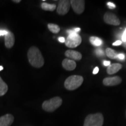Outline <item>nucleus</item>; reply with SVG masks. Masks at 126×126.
Listing matches in <instances>:
<instances>
[{"mask_svg":"<svg viewBox=\"0 0 126 126\" xmlns=\"http://www.w3.org/2000/svg\"><path fill=\"white\" fill-rule=\"evenodd\" d=\"M122 78L120 77H107L103 79V83L105 86H115L117 85L122 82Z\"/></svg>","mask_w":126,"mask_h":126,"instance_id":"obj_9","label":"nucleus"},{"mask_svg":"<svg viewBox=\"0 0 126 126\" xmlns=\"http://www.w3.org/2000/svg\"><path fill=\"white\" fill-rule=\"evenodd\" d=\"M104 119L103 114L100 113L91 114L86 116L83 126H102Z\"/></svg>","mask_w":126,"mask_h":126,"instance_id":"obj_5","label":"nucleus"},{"mask_svg":"<svg viewBox=\"0 0 126 126\" xmlns=\"http://www.w3.org/2000/svg\"><path fill=\"white\" fill-rule=\"evenodd\" d=\"M83 78L80 75H72L66 79L64 86L67 90L73 91L77 89L82 84Z\"/></svg>","mask_w":126,"mask_h":126,"instance_id":"obj_2","label":"nucleus"},{"mask_svg":"<svg viewBox=\"0 0 126 126\" xmlns=\"http://www.w3.org/2000/svg\"><path fill=\"white\" fill-rule=\"evenodd\" d=\"M71 3L68 0H61L59 2L58 7L57 8V12L61 15H64L67 14L70 11Z\"/></svg>","mask_w":126,"mask_h":126,"instance_id":"obj_6","label":"nucleus"},{"mask_svg":"<svg viewBox=\"0 0 126 126\" xmlns=\"http://www.w3.org/2000/svg\"><path fill=\"white\" fill-rule=\"evenodd\" d=\"M103 64L105 66H109L110 65V61H104Z\"/></svg>","mask_w":126,"mask_h":126,"instance_id":"obj_28","label":"nucleus"},{"mask_svg":"<svg viewBox=\"0 0 126 126\" xmlns=\"http://www.w3.org/2000/svg\"><path fill=\"white\" fill-rule=\"evenodd\" d=\"M3 68H3L2 66H0V71H2L3 70Z\"/></svg>","mask_w":126,"mask_h":126,"instance_id":"obj_31","label":"nucleus"},{"mask_svg":"<svg viewBox=\"0 0 126 126\" xmlns=\"http://www.w3.org/2000/svg\"><path fill=\"white\" fill-rule=\"evenodd\" d=\"M117 59L120 60H124V59H125V55L123 53H120V54H118Z\"/></svg>","mask_w":126,"mask_h":126,"instance_id":"obj_21","label":"nucleus"},{"mask_svg":"<svg viewBox=\"0 0 126 126\" xmlns=\"http://www.w3.org/2000/svg\"><path fill=\"white\" fill-rule=\"evenodd\" d=\"M122 40L123 42H126V29H125V31H124L123 33V34H122Z\"/></svg>","mask_w":126,"mask_h":126,"instance_id":"obj_23","label":"nucleus"},{"mask_svg":"<svg viewBox=\"0 0 126 126\" xmlns=\"http://www.w3.org/2000/svg\"><path fill=\"white\" fill-rule=\"evenodd\" d=\"M124 46L126 47V42H124Z\"/></svg>","mask_w":126,"mask_h":126,"instance_id":"obj_32","label":"nucleus"},{"mask_svg":"<svg viewBox=\"0 0 126 126\" xmlns=\"http://www.w3.org/2000/svg\"><path fill=\"white\" fill-rule=\"evenodd\" d=\"M95 54L99 57H102L105 56V53L104 51L101 48H97L95 50Z\"/></svg>","mask_w":126,"mask_h":126,"instance_id":"obj_20","label":"nucleus"},{"mask_svg":"<svg viewBox=\"0 0 126 126\" xmlns=\"http://www.w3.org/2000/svg\"><path fill=\"white\" fill-rule=\"evenodd\" d=\"M8 87L7 84L3 81L2 79L0 77V96H2L7 92Z\"/></svg>","mask_w":126,"mask_h":126,"instance_id":"obj_15","label":"nucleus"},{"mask_svg":"<svg viewBox=\"0 0 126 126\" xmlns=\"http://www.w3.org/2000/svg\"><path fill=\"white\" fill-rule=\"evenodd\" d=\"M74 31L75 32L78 33V32H80V31H81V29H80V28H75V29H74Z\"/></svg>","mask_w":126,"mask_h":126,"instance_id":"obj_29","label":"nucleus"},{"mask_svg":"<svg viewBox=\"0 0 126 126\" xmlns=\"http://www.w3.org/2000/svg\"><path fill=\"white\" fill-rule=\"evenodd\" d=\"M15 43V36L12 32L8 31L7 34L5 36V45L8 48H11Z\"/></svg>","mask_w":126,"mask_h":126,"instance_id":"obj_11","label":"nucleus"},{"mask_svg":"<svg viewBox=\"0 0 126 126\" xmlns=\"http://www.w3.org/2000/svg\"><path fill=\"white\" fill-rule=\"evenodd\" d=\"M106 54L108 56V57H109L110 59H117V55L116 51L114 50L111 49L110 48H108L106 50Z\"/></svg>","mask_w":126,"mask_h":126,"instance_id":"obj_19","label":"nucleus"},{"mask_svg":"<svg viewBox=\"0 0 126 126\" xmlns=\"http://www.w3.org/2000/svg\"><path fill=\"white\" fill-rule=\"evenodd\" d=\"M47 26H48L49 31L53 33H58L60 31V28L59 25L54 24V23H48Z\"/></svg>","mask_w":126,"mask_h":126,"instance_id":"obj_18","label":"nucleus"},{"mask_svg":"<svg viewBox=\"0 0 126 126\" xmlns=\"http://www.w3.org/2000/svg\"><path fill=\"white\" fill-rule=\"evenodd\" d=\"M63 100L59 96L54 97L48 100H45L42 104V108L47 112H53L62 105Z\"/></svg>","mask_w":126,"mask_h":126,"instance_id":"obj_3","label":"nucleus"},{"mask_svg":"<svg viewBox=\"0 0 126 126\" xmlns=\"http://www.w3.org/2000/svg\"><path fill=\"white\" fill-rule=\"evenodd\" d=\"M13 1L14 2H16V3H19V2H20V1H20V0H13V1Z\"/></svg>","mask_w":126,"mask_h":126,"instance_id":"obj_30","label":"nucleus"},{"mask_svg":"<svg viewBox=\"0 0 126 126\" xmlns=\"http://www.w3.org/2000/svg\"><path fill=\"white\" fill-rule=\"evenodd\" d=\"M65 56L69 59L79 61L82 59V54L79 52L72 50H68L65 52Z\"/></svg>","mask_w":126,"mask_h":126,"instance_id":"obj_12","label":"nucleus"},{"mask_svg":"<svg viewBox=\"0 0 126 126\" xmlns=\"http://www.w3.org/2000/svg\"><path fill=\"white\" fill-rule=\"evenodd\" d=\"M14 117L11 114H6L0 117V126H11L14 123Z\"/></svg>","mask_w":126,"mask_h":126,"instance_id":"obj_10","label":"nucleus"},{"mask_svg":"<svg viewBox=\"0 0 126 126\" xmlns=\"http://www.w3.org/2000/svg\"><path fill=\"white\" fill-rule=\"evenodd\" d=\"M89 41H90L91 43L94 46H100L103 43V42L100 38L97 37H94V36H92L89 39Z\"/></svg>","mask_w":126,"mask_h":126,"instance_id":"obj_17","label":"nucleus"},{"mask_svg":"<svg viewBox=\"0 0 126 126\" xmlns=\"http://www.w3.org/2000/svg\"><path fill=\"white\" fill-rule=\"evenodd\" d=\"M104 20L109 25L117 26L120 24V20L117 18V16L111 12H106L104 15Z\"/></svg>","mask_w":126,"mask_h":126,"instance_id":"obj_7","label":"nucleus"},{"mask_svg":"<svg viewBox=\"0 0 126 126\" xmlns=\"http://www.w3.org/2000/svg\"><path fill=\"white\" fill-rule=\"evenodd\" d=\"M59 41L60 42H61V43H65V39L64 37H60L59 38Z\"/></svg>","mask_w":126,"mask_h":126,"instance_id":"obj_27","label":"nucleus"},{"mask_svg":"<svg viewBox=\"0 0 126 126\" xmlns=\"http://www.w3.org/2000/svg\"><path fill=\"white\" fill-rule=\"evenodd\" d=\"M62 65L64 69L67 71H72L75 70L77 64L74 60L65 59L63 61Z\"/></svg>","mask_w":126,"mask_h":126,"instance_id":"obj_13","label":"nucleus"},{"mask_svg":"<svg viewBox=\"0 0 126 126\" xmlns=\"http://www.w3.org/2000/svg\"><path fill=\"white\" fill-rule=\"evenodd\" d=\"M71 5L74 11L77 14H81L84 11L85 1L82 0H71L70 1Z\"/></svg>","mask_w":126,"mask_h":126,"instance_id":"obj_8","label":"nucleus"},{"mask_svg":"<svg viewBox=\"0 0 126 126\" xmlns=\"http://www.w3.org/2000/svg\"><path fill=\"white\" fill-rule=\"evenodd\" d=\"M8 33V31L5 30H0V36H5Z\"/></svg>","mask_w":126,"mask_h":126,"instance_id":"obj_24","label":"nucleus"},{"mask_svg":"<svg viewBox=\"0 0 126 126\" xmlns=\"http://www.w3.org/2000/svg\"><path fill=\"white\" fill-rule=\"evenodd\" d=\"M28 59L30 64L34 68H39L43 67L45 60L42 53L37 47L32 46L28 51Z\"/></svg>","mask_w":126,"mask_h":126,"instance_id":"obj_1","label":"nucleus"},{"mask_svg":"<svg viewBox=\"0 0 126 126\" xmlns=\"http://www.w3.org/2000/svg\"></svg>","mask_w":126,"mask_h":126,"instance_id":"obj_33","label":"nucleus"},{"mask_svg":"<svg viewBox=\"0 0 126 126\" xmlns=\"http://www.w3.org/2000/svg\"><path fill=\"white\" fill-rule=\"evenodd\" d=\"M68 36L65 39V45L69 48H75L79 46L82 42L81 37L74 30H68Z\"/></svg>","mask_w":126,"mask_h":126,"instance_id":"obj_4","label":"nucleus"},{"mask_svg":"<svg viewBox=\"0 0 126 126\" xmlns=\"http://www.w3.org/2000/svg\"><path fill=\"white\" fill-rule=\"evenodd\" d=\"M108 4V7L110 9H114L116 8V5H115L114 3H113V2H108V4Z\"/></svg>","mask_w":126,"mask_h":126,"instance_id":"obj_22","label":"nucleus"},{"mask_svg":"<svg viewBox=\"0 0 126 126\" xmlns=\"http://www.w3.org/2000/svg\"><path fill=\"white\" fill-rule=\"evenodd\" d=\"M99 70V69L98 67H95V68H94V71H93V74H96L98 73Z\"/></svg>","mask_w":126,"mask_h":126,"instance_id":"obj_26","label":"nucleus"},{"mask_svg":"<svg viewBox=\"0 0 126 126\" xmlns=\"http://www.w3.org/2000/svg\"><path fill=\"white\" fill-rule=\"evenodd\" d=\"M122 64H119V63H114V64H111L108 67L107 69V72L108 74L112 75L117 72L119 71L122 68Z\"/></svg>","mask_w":126,"mask_h":126,"instance_id":"obj_14","label":"nucleus"},{"mask_svg":"<svg viewBox=\"0 0 126 126\" xmlns=\"http://www.w3.org/2000/svg\"><path fill=\"white\" fill-rule=\"evenodd\" d=\"M41 8L45 11H53L56 8V5L54 4H48L47 2H42Z\"/></svg>","mask_w":126,"mask_h":126,"instance_id":"obj_16","label":"nucleus"},{"mask_svg":"<svg viewBox=\"0 0 126 126\" xmlns=\"http://www.w3.org/2000/svg\"><path fill=\"white\" fill-rule=\"evenodd\" d=\"M122 44V42L121 40H117L116 42H115L114 43H113V45L114 46H120Z\"/></svg>","mask_w":126,"mask_h":126,"instance_id":"obj_25","label":"nucleus"}]
</instances>
